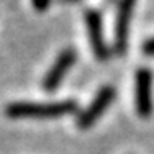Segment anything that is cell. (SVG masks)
<instances>
[{"instance_id": "3", "label": "cell", "mask_w": 154, "mask_h": 154, "mask_svg": "<svg viewBox=\"0 0 154 154\" xmlns=\"http://www.w3.org/2000/svg\"><path fill=\"white\" fill-rule=\"evenodd\" d=\"M152 107V71L139 67L134 74V110L141 118H149Z\"/></svg>"}, {"instance_id": "2", "label": "cell", "mask_w": 154, "mask_h": 154, "mask_svg": "<svg viewBox=\"0 0 154 154\" xmlns=\"http://www.w3.org/2000/svg\"><path fill=\"white\" fill-rule=\"evenodd\" d=\"M115 97H116L115 87L113 85H103L97 92V95L94 97V100L87 105V108L82 110V112L77 115V120H75L77 128H80V130H89L90 126H94V125L97 123V120L105 113V110L113 103Z\"/></svg>"}, {"instance_id": "6", "label": "cell", "mask_w": 154, "mask_h": 154, "mask_svg": "<svg viewBox=\"0 0 154 154\" xmlns=\"http://www.w3.org/2000/svg\"><path fill=\"white\" fill-rule=\"evenodd\" d=\"M85 25H87V30H89V39H90L92 51L95 54V59L107 61L110 57V49H108L107 43H105L103 23H102L100 12H97V10H87Z\"/></svg>"}, {"instance_id": "4", "label": "cell", "mask_w": 154, "mask_h": 154, "mask_svg": "<svg viewBox=\"0 0 154 154\" xmlns=\"http://www.w3.org/2000/svg\"><path fill=\"white\" fill-rule=\"evenodd\" d=\"M77 61V51L74 48H66L62 49L57 57L54 59V62L51 64V67L48 69L46 75L41 80V87L46 92H54V90L59 89L62 79L66 77L69 71L72 69V66Z\"/></svg>"}, {"instance_id": "5", "label": "cell", "mask_w": 154, "mask_h": 154, "mask_svg": "<svg viewBox=\"0 0 154 154\" xmlns=\"http://www.w3.org/2000/svg\"><path fill=\"white\" fill-rule=\"evenodd\" d=\"M136 0H120L118 3V12H116L115 20V53L118 56H123L128 48V36H130V23L131 15H133Z\"/></svg>"}, {"instance_id": "1", "label": "cell", "mask_w": 154, "mask_h": 154, "mask_svg": "<svg viewBox=\"0 0 154 154\" xmlns=\"http://www.w3.org/2000/svg\"><path fill=\"white\" fill-rule=\"evenodd\" d=\"M77 108L75 100H57V102H12L5 107L8 118H59L74 113Z\"/></svg>"}, {"instance_id": "7", "label": "cell", "mask_w": 154, "mask_h": 154, "mask_svg": "<svg viewBox=\"0 0 154 154\" xmlns=\"http://www.w3.org/2000/svg\"><path fill=\"white\" fill-rule=\"evenodd\" d=\"M143 53L146 56H154V38L148 39V41L143 45Z\"/></svg>"}]
</instances>
